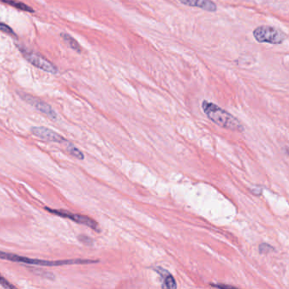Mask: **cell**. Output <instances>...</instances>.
<instances>
[{"label":"cell","instance_id":"obj_1","mask_svg":"<svg viewBox=\"0 0 289 289\" xmlns=\"http://www.w3.org/2000/svg\"><path fill=\"white\" fill-rule=\"evenodd\" d=\"M203 110L210 120L221 127L232 131H243L240 121L227 110H223L218 105L205 100L202 104Z\"/></svg>","mask_w":289,"mask_h":289},{"label":"cell","instance_id":"obj_2","mask_svg":"<svg viewBox=\"0 0 289 289\" xmlns=\"http://www.w3.org/2000/svg\"><path fill=\"white\" fill-rule=\"evenodd\" d=\"M0 259L6 261H13L17 263L27 264L34 266H66V265H84V264L98 263L99 261L93 260H83V259H74V260H65V261H44V260H38V259H30L23 256L17 255L15 253H6L0 251Z\"/></svg>","mask_w":289,"mask_h":289},{"label":"cell","instance_id":"obj_3","mask_svg":"<svg viewBox=\"0 0 289 289\" xmlns=\"http://www.w3.org/2000/svg\"><path fill=\"white\" fill-rule=\"evenodd\" d=\"M253 38L259 43H266L270 44H281L286 39L282 31L273 26H261L254 29Z\"/></svg>","mask_w":289,"mask_h":289},{"label":"cell","instance_id":"obj_4","mask_svg":"<svg viewBox=\"0 0 289 289\" xmlns=\"http://www.w3.org/2000/svg\"><path fill=\"white\" fill-rule=\"evenodd\" d=\"M21 54H23V57L30 64L33 65L34 67L39 68V69L44 71V72H48L50 74H57L58 73V69L54 65L52 64L51 62L45 59L44 57L39 55V54H35L34 52L30 51L28 49L22 48V47L18 46Z\"/></svg>","mask_w":289,"mask_h":289},{"label":"cell","instance_id":"obj_5","mask_svg":"<svg viewBox=\"0 0 289 289\" xmlns=\"http://www.w3.org/2000/svg\"><path fill=\"white\" fill-rule=\"evenodd\" d=\"M45 210L49 212L54 214V215H58L60 217L67 218L70 220H73L75 222L82 225L87 226L88 228H91L92 230L100 233V226L92 218L88 217L87 215H80V214H73V213L69 212L67 210H53L50 208L45 207Z\"/></svg>","mask_w":289,"mask_h":289},{"label":"cell","instance_id":"obj_6","mask_svg":"<svg viewBox=\"0 0 289 289\" xmlns=\"http://www.w3.org/2000/svg\"><path fill=\"white\" fill-rule=\"evenodd\" d=\"M20 95H21V98L23 99V100H25L26 103H28L29 105H33L34 108H36L39 111L47 115L48 117L50 118L52 120H56V112L47 103L44 102V101H42V100L31 96V95L24 93V92H21Z\"/></svg>","mask_w":289,"mask_h":289},{"label":"cell","instance_id":"obj_7","mask_svg":"<svg viewBox=\"0 0 289 289\" xmlns=\"http://www.w3.org/2000/svg\"><path fill=\"white\" fill-rule=\"evenodd\" d=\"M31 132L34 135L38 138H41L43 140L49 141V142H54V143H67L68 141L59 135V133H55L54 131L49 128L44 127V126H35L31 128Z\"/></svg>","mask_w":289,"mask_h":289},{"label":"cell","instance_id":"obj_8","mask_svg":"<svg viewBox=\"0 0 289 289\" xmlns=\"http://www.w3.org/2000/svg\"><path fill=\"white\" fill-rule=\"evenodd\" d=\"M179 1L184 6L202 9L204 11L209 12H215L217 10V6L212 0H179Z\"/></svg>","mask_w":289,"mask_h":289},{"label":"cell","instance_id":"obj_9","mask_svg":"<svg viewBox=\"0 0 289 289\" xmlns=\"http://www.w3.org/2000/svg\"><path fill=\"white\" fill-rule=\"evenodd\" d=\"M159 270H157V271L160 274V276H163L164 278V284L162 287H167V288H177V282H176V280H175L174 277L172 276V275L168 272V271H165L164 269L158 268Z\"/></svg>","mask_w":289,"mask_h":289},{"label":"cell","instance_id":"obj_10","mask_svg":"<svg viewBox=\"0 0 289 289\" xmlns=\"http://www.w3.org/2000/svg\"><path fill=\"white\" fill-rule=\"evenodd\" d=\"M60 37H61L63 40L66 42V44H67L71 49H73L75 51L78 52V53L82 52V48L80 46V44H78L77 40H76L74 38H72L70 34L62 33V34H60Z\"/></svg>","mask_w":289,"mask_h":289},{"label":"cell","instance_id":"obj_11","mask_svg":"<svg viewBox=\"0 0 289 289\" xmlns=\"http://www.w3.org/2000/svg\"><path fill=\"white\" fill-rule=\"evenodd\" d=\"M3 3L8 4L9 6H13L15 8L21 10L22 11H26V12H31L34 13V10L31 8V6H26V4L17 1V0H0Z\"/></svg>","mask_w":289,"mask_h":289},{"label":"cell","instance_id":"obj_12","mask_svg":"<svg viewBox=\"0 0 289 289\" xmlns=\"http://www.w3.org/2000/svg\"><path fill=\"white\" fill-rule=\"evenodd\" d=\"M66 144H67L66 148H67V151L69 152L70 154L76 157L77 159H80V160L84 159V154H83V153H82L79 149H77L74 144H72V143H70V142H67Z\"/></svg>","mask_w":289,"mask_h":289},{"label":"cell","instance_id":"obj_13","mask_svg":"<svg viewBox=\"0 0 289 289\" xmlns=\"http://www.w3.org/2000/svg\"><path fill=\"white\" fill-rule=\"evenodd\" d=\"M0 31H3L8 35H11V36H16V33L13 31V29L11 28V26H8V25H6V23H3V22H0Z\"/></svg>","mask_w":289,"mask_h":289},{"label":"cell","instance_id":"obj_14","mask_svg":"<svg viewBox=\"0 0 289 289\" xmlns=\"http://www.w3.org/2000/svg\"><path fill=\"white\" fill-rule=\"evenodd\" d=\"M272 251H275V248L267 243H261L260 245V253H261L266 254V253H271Z\"/></svg>","mask_w":289,"mask_h":289},{"label":"cell","instance_id":"obj_15","mask_svg":"<svg viewBox=\"0 0 289 289\" xmlns=\"http://www.w3.org/2000/svg\"><path fill=\"white\" fill-rule=\"evenodd\" d=\"M0 284L5 287V288H16V286L13 284H11L8 280H6L1 274H0Z\"/></svg>","mask_w":289,"mask_h":289},{"label":"cell","instance_id":"obj_16","mask_svg":"<svg viewBox=\"0 0 289 289\" xmlns=\"http://www.w3.org/2000/svg\"><path fill=\"white\" fill-rule=\"evenodd\" d=\"M79 240L81 241V242H82V243H86V244H92V239H91V238H88V237H86V236H80L79 238Z\"/></svg>","mask_w":289,"mask_h":289},{"label":"cell","instance_id":"obj_17","mask_svg":"<svg viewBox=\"0 0 289 289\" xmlns=\"http://www.w3.org/2000/svg\"><path fill=\"white\" fill-rule=\"evenodd\" d=\"M212 286H216V287H233L232 286H224V285H212Z\"/></svg>","mask_w":289,"mask_h":289}]
</instances>
